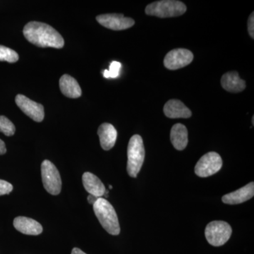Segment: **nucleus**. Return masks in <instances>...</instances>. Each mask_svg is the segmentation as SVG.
I'll list each match as a JSON object with an SVG mask.
<instances>
[{
	"label": "nucleus",
	"mask_w": 254,
	"mask_h": 254,
	"mask_svg": "<svg viewBox=\"0 0 254 254\" xmlns=\"http://www.w3.org/2000/svg\"><path fill=\"white\" fill-rule=\"evenodd\" d=\"M41 176L47 191L52 195L59 194L62 190L61 177L58 169L50 160H44L42 163Z\"/></svg>",
	"instance_id": "nucleus-6"
},
{
	"label": "nucleus",
	"mask_w": 254,
	"mask_h": 254,
	"mask_svg": "<svg viewBox=\"0 0 254 254\" xmlns=\"http://www.w3.org/2000/svg\"><path fill=\"white\" fill-rule=\"evenodd\" d=\"M221 85L224 89L230 93H240L246 88V82L237 71L225 73L222 76Z\"/></svg>",
	"instance_id": "nucleus-16"
},
{
	"label": "nucleus",
	"mask_w": 254,
	"mask_h": 254,
	"mask_svg": "<svg viewBox=\"0 0 254 254\" xmlns=\"http://www.w3.org/2000/svg\"><path fill=\"white\" fill-rule=\"evenodd\" d=\"M109 188L110 190H112V189H113V187H112L111 185H110Z\"/></svg>",
	"instance_id": "nucleus-28"
},
{
	"label": "nucleus",
	"mask_w": 254,
	"mask_h": 254,
	"mask_svg": "<svg viewBox=\"0 0 254 254\" xmlns=\"http://www.w3.org/2000/svg\"><path fill=\"white\" fill-rule=\"evenodd\" d=\"M254 195V183L251 182L240 190L223 195L222 202L226 204L237 205L244 203L253 198Z\"/></svg>",
	"instance_id": "nucleus-11"
},
{
	"label": "nucleus",
	"mask_w": 254,
	"mask_h": 254,
	"mask_svg": "<svg viewBox=\"0 0 254 254\" xmlns=\"http://www.w3.org/2000/svg\"><path fill=\"white\" fill-rule=\"evenodd\" d=\"M23 33L27 41L41 48L60 49L64 46V41L61 35L46 23L31 21L24 26Z\"/></svg>",
	"instance_id": "nucleus-1"
},
{
	"label": "nucleus",
	"mask_w": 254,
	"mask_h": 254,
	"mask_svg": "<svg viewBox=\"0 0 254 254\" xmlns=\"http://www.w3.org/2000/svg\"><path fill=\"white\" fill-rule=\"evenodd\" d=\"M14 226L18 232L28 235H38L43 232V227L39 222L26 217H16Z\"/></svg>",
	"instance_id": "nucleus-14"
},
{
	"label": "nucleus",
	"mask_w": 254,
	"mask_h": 254,
	"mask_svg": "<svg viewBox=\"0 0 254 254\" xmlns=\"http://www.w3.org/2000/svg\"><path fill=\"white\" fill-rule=\"evenodd\" d=\"M98 197H95L94 195H92L90 194L88 196V203H90V204L93 205L95 203V201H96L97 200H98Z\"/></svg>",
	"instance_id": "nucleus-25"
},
{
	"label": "nucleus",
	"mask_w": 254,
	"mask_h": 254,
	"mask_svg": "<svg viewBox=\"0 0 254 254\" xmlns=\"http://www.w3.org/2000/svg\"><path fill=\"white\" fill-rule=\"evenodd\" d=\"M252 124H253V125H254V117L252 118Z\"/></svg>",
	"instance_id": "nucleus-27"
},
{
	"label": "nucleus",
	"mask_w": 254,
	"mask_h": 254,
	"mask_svg": "<svg viewBox=\"0 0 254 254\" xmlns=\"http://www.w3.org/2000/svg\"><path fill=\"white\" fill-rule=\"evenodd\" d=\"M121 67V63L114 61L110 64L109 70H105L103 71V76L107 78L118 77Z\"/></svg>",
	"instance_id": "nucleus-21"
},
{
	"label": "nucleus",
	"mask_w": 254,
	"mask_h": 254,
	"mask_svg": "<svg viewBox=\"0 0 254 254\" xmlns=\"http://www.w3.org/2000/svg\"><path fill=\"white\" fill-rule=\"evenodd\" d=\"M98 135L102 148L109 150L113 148L116 143L118 131L111 124L103 123L98 128Z\"/></svg>",
	"instance_id": "nucleus-12"
},
{
	"label": "nucleus",
	"mask_w": 254,
	"mask_h": 254,
	"mask_svg": "<svg viewBox=\"0 0 254 254\" xmlns=\"http://www.w3.org/2000/svg\"><path fill=\"white\" fill-rule=\"evenodd\" d=\"M83 187L87 192L98 198H101L105 193V187L98 177L91 173H85L82 177Z\"/></svg>",
	"instance_id": "nucleus-15"
},
{
	"label": "nucleus",
	"mask_w": 254,
	"mask_h": 254,
	"mask_svg": "<svg viewBox=\"0 0 254 254\" xmlns=\"http://www.w3.org/2000/svg\"><path fill=\"white\" fill-rule=\"evenodd\" d=\"M193 60V55L190 50L177 48L169 52L164 59V65L170 70H177L187 66Z\"/></svg>",
	"instance_id": "nucleus-8"
},
{
	"label": "nucleus",
	"mask_w": 254,
	"mask_h": 254,
	"mask_svg": "<svg viewBox=\"0 0 254 254\" xmlns=\"http://www.w3.org/2000/svg\"><path fill=\"white\" fill-rule=\"evenodd\" d=\"M164 113L169 118H190L191 112L179 100L172 99L165 103L164 106Z\"/></svg>",
	"instance_id": "nucleus-13"
},
{
	"label": "nucleus",
	"mask_w": 254,
	"mask_h": 254,
	"mask_svg": "<svg viewBox=\"0 0 254 254\" xmlns=\"http://www.w3.org/2000/svg\"><path fill=\"white\" fill-rule=\"evenodd\" d=\"M170 140L175 149H185L188 144V131L185 125L176 124L170 132Z\"/></svg>",
	"instance_id": "nucleus-18"
},
{
	"label": "nucleus",
	"mask_w": 254,
	"mask_h": 254,
	"mask_svg": "<svg viewBox=\"0 0 254 254\" xmlns=\"http://www.w3.org/2000/svg\"><path fill=\"white\" fill-rule=\"evenodd\" d=\"M16 128L14 124L4 116H0V132L5 136H11L14 134Z\"/></svg>",
	"instance_id": "nucleus-20"
},
{
	"label": "nucleus",
	"mask_w": 254,
	"mask_h": 254,
	"mask_svg": "<svg viewBox=\"0 0 254 254\" xmlns=\"http://www.w3.org/2000/svg\"><path fill=\"white\" fill-rule=\"evenodd\" d=\"M222 166L220 155L215 152H209L200 158L195 165V175L200 177H208L220 171Z\"/></svg>",
	"instance_id": "nucleus-7"
},
{
	"label": "nucleus",
	"mask_w": 254,
	"mask_h": 254,
	"mask_svg": "<svg viewBox=\"0 0 254 254\" xmlns=\"http://www.w3.org/2000/svg\"><path fill=\"white\" fill-rule=\"evenodd\" d=\"M127 170L130 177L136 178L142 168L145 159V148L139 135H133L128 142L127 149Z\"/></svg>",
	"instance_id": "nucleus-3"
},
{
	"label": "nucleus",
	"mask_w": 254,
	"mask_h": 254,
	"mask_svg": "<svg viewBox=\"0 0 254 254\" xmlns=\"http://www.w3.org/2000/svg\"><path fill=\"white\" fill-rule=\"evenodd\" d=\"M71 254H85L84 252H82L80 249L78 248H73L72 252H71Z\"/></svg>",
	"instance_id": "nucleus-26"
},
{
	"label": "nucleus",
	"mask_w": 254,
	"mask_h": 254,
	"mask_svg": "<svg viewBox=\"0 0 254 254\" xmlns=\"http://www.w3.org/2000/svg\"><path fill=\"white\" fill-rule=\"evenodd\" d=\"M248 31L252 39L254 38V13L250 15L248 20Z\"/></svg>",
	"instance_id": "nucleus-23"
},
{
	"label": "nucleus",
	"mask_w": 254,
	"mask_h": 254,
	"mask_svg": "<svg viewBox=\"0 0 254 254\" xmlns=\"http://www.w3.org/2000/svg\"><path fill=\"white\" fill-rule=\"evenodd\" d=\"M15 101L23 113L32 120L37 123L43 121L45 117L44 107L43 105L21 94L16 95Z\"/></svg>",
	"instance_id": "nucleus-9"
},
{
	"label": "nucleus",
	"mask_w": 254,
	"mask_h": 254,
	"mask_svg": "<svg viewBox=\"0 0 254 254\" xmlns=\"http://www.w3.org/2000/svg\"><path fill=\"white\" fill-rule=\"evenodd\" d=\"M13 190L11 184L4 180H0V195L9 194Z\"/></svg>",
	"instance_id": "nucleus-22"
},
{
	"label": "nucleus",
	"mask_w": 254,
	"mask_h": 254,
	"mask_svg": "<svg viewBox=\"0 0 254 254\" xmlns=\"http://www.w3.org/2000/svg\"><path fill=\"white\" fill-rule=\"evenodd\" d=\"M60 88L65 96L78 98L81 95V88L76 80L67 74L63 75L60 79Z\"/></svg>",
	"instance_id": "nucleus-17"
},
{
	"label": "nucleus",
	"mask_w": 254,
	"mask_h": 254,
	"mask_svg": "<svg viewBox=\"0 0 254 254\" xmlns=\"http://www.w3.org/2000/svg\"><path fill=\"white\" fill-rule=\"evenodd\" d=\"M232 232V227L227 222L213 221L205 227V236L210 245L220 247L230 240Z\"/></svg>",
	"instance_id": "nucleus-5"
},
{
	"label": "nucleus",
	"mask_w": 254,
	"mask_h": 254,
	"mask_svg": "<svg viewBox=\"0 0 254 254\" xmlns=\"http://www.w3.org/2000/svg\"><path fill=\"white\" fill-rule=\"evenodd\" d=\"M145 11L147 15L159 18L177 17L186 12L187 6L180 1L162 0L148 4Z\"/></svg>",
	"instance_id": "nucleus-4"
},
{
	"label": "nucleus",
	"mask_w": 254,
	"mask_h": 254,
	"mask_svg": "<svg viewBox=\"0 0 254 254\" xmlns=\"http://www.w3.org/2000/svg\"><path fill=\"white\" fill-rule=\"evenodd\" d=\"M97 218L103 228L112 235L120 233V223L116 211L111 203L103 198H98L93 204Z\"/></svg>",
	"instance_id": "nucleus-2"
},
{
	"label": "nucleus",
	"mask_w": 254,
	"mask_h": 254,
	"mask_svg": "<svg viewBox=\"0 0 254 254\" xmlns=\"http://www.w3.org/2000/svg\"><path fill=\"white\" fill-rule=\"evenodd\" d=\"M6 153V145L2 140L0 139V155H4Z\"/></svg>",
	"instance_id": "nucleus-24"
},
{
	"label": "nucleus",
	"mask_w": 254,
	"mask_h": 254,
	"mask_svg": "<svg viewBox=\"0 0 254 254\" xmlns=\"http://www.w3.org/2000/svg\"><path fill=\"white\" fill-rule=\"evenodd\" d=\"M97 21L102 26L114 31H122L132 27L134 25V20L125 17L121 14H101L96 17Z\"/></svg>",
	"instance_id": "nucleus-10"
},
{
	"label": "nucleus",
	"mask_w": 254,
	"mask_h": 254,
	"mask_svg": "<svg viewBox=\"0 0 254 254\" xmlns=\"http://www.w3.org/2000/svg\"><path fill=\"white\" fill-rule=\"evenodd\" d=\"M19 59L18 53L6 47L0 46V61L14 63Z\"/></svg>",
	"instance_id": "nucleus-19"
}]
</instances>
